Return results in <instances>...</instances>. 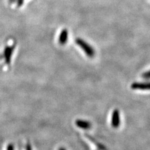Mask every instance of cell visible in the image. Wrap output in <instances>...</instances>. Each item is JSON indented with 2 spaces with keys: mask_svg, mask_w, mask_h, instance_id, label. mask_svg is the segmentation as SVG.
<instances>
[{
  "mask_svg": "<svg viewBox=\"0 0 150 150\" xmlns=\"http://www.w3.org/2000/svg\"><path fill=\"white\" fill-rule=\"evenodd\" d=\"M75 41H76V43L77 44V45L79 47H80L89 58H93L94 56H95V50L93 49V48L91 45L86 43V41H84L81 38H77Z\"/></svg>",
  "mask_w": 150,
  "mask_h": 150,
  "instance_id": "6da1fadb",
  "label": "cell"
},
{
  "mask_svg": "<svg viewBox=\"0 0 150 150\" xmlns=\"http://www.w3.org/2000/svg\"><path fill=\"white\" fill-rule=\"evenodd\" d=\"M15 46L16 45L13 43L12 45H8V46H5V48L4 49L3 53L2 54V56H1V59H4V63H5L6 66H9V64L11 63V56Z\"/></svg>",
  "mask_w": 150,
  "mask_h": 150,
  "instance_id": "7a4b0ae2",
  "label": "cell"
},
{
  "mask_svg": "<svg viewBox=\"0 0 150 150\" xmlns=\"http://www.w3.org/2000/svg\"><path fill=\"white\" fill-rule=\"evenodd\" d=\"M131 88L133 90H150V82L134 83L131 84Z\"/></svg>",
  "mask_w": 150,
  "mask_h": 150,
  "instance_id": "3957f363",
  "label": "cell"
},
{
  "mask_svg": "<svg viewBox=\"0 0 150 150\" xmlns=\"http://www.w3.org/2000/svg\"><path fill=\"white\" fill-rule=\"evenodd\" d=\"M120 124V112L118 110H115L112 115L111 125L113 128H118Z\"/></svg>",
  "mask_w": 150,
  "mask_h": 150,
  "instance_id": "277c9868",
  "label": "cell"
},
{
  "mask_svg": "<svg viewBox=\"0 0 150 150\" xmlns=\"http://www.w3.org/2000/svg\"><path fill=\"white\" fill-rule=\"evenodd\" d=\"M68 33L67 29H63L59 36L58 42L61 45H64L68 41Z\"/></svg>",
  "mask_w": 150,
  "mask_h": 150,
  "instance_id": "5b68a950",
  "label": "cell"
},
{
  "mask_svg": "<svg viewBox=\"0 0 150 150\" xmlns=\"http://www.w3.org/2000/svg\"><path fill=\"white\" fill-rule=\"evenodd\" d=\"M76 125H77L78 127L82 129H89L91 126V124L90 122L82 120H77L76 121Z\"/></svg>",
  "mask_w": 150,
  "mask_h": 150,
  "instance_id": "8992f818",
  "label": "cell"
},
{
  "mask_svg": "<svg viewBox=\"0 0 150 150\" xmlns=\"http://www.w3.org/2000/svg\"><path fill=\"white\" fill-rule=\"evenodd\" d=\"M9 3L11 4H15L17 8H20L23 5L24 0H9Z\"/></svg>",
  "mask_w": 150,
  "mask_h": 150,
  "instance_id": "52a82bcc",
  "label": "cell"
},
{
  "mask_svg": "<svg viewBox=\"0 0 150 150\" xmlns=\"http://www.w3.org/2000/svg\"><path fill=\"white\" fill-rule=\"evenodd\" d=\"M142 76L144 79H149L150 78V70L147 72H145L143 74Z\"/></svg>",
  "mask_w": 150,
  "mask_h": 150,
  "instance_id": "ba28073f",
  "label": "cell"
},
{
  "mask_svg": "<svg viewBox=\"0 0 150 150\" xmlns=\"http://www.w3.org/2000/svg\"><path fill=\"white\" fill-rule=\"evenodd\" d=\"M7 150H14V147H13V145L12 144H9L8 148H7Z\"/></svg>",
  "mask_w": 150,
  "mask_h": 150,
  "instance_id": "9c48e42d",
  "label": "cell"
},
{
  "mask_svg": "<svg viewBox=\"0 0 150 150\" xmlns=\"http://www.w3.org/2000/svg\"><path fill=\"white\" fill-rule=\"evenodd\" d=\"M26 150H32V148H31V144L30 143H28L26 146Z\"/></svg>",
  "mask_w": 150,
  "mask_h": 150,
  "instance_id": "30bf717a",
  "label": "cell"
},
{
  "mask_svg": "<svg viewBox=\"0 0 150 150\" xmlns=\"http://www.w3.org/2000/svg\"><path fill=\"white\" fill-rule=\"evenodd\" d=\"M59 150H66V149H64V148H61L59 149Z\"/></svg>",
  "mask_w": 150,
  "mask_h": 150,
  "instance_id": "8fae6325",
  "label": "cell"
}]
</instances>
